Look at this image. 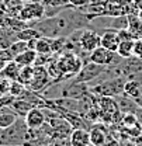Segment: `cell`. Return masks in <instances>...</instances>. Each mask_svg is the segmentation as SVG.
<instances>
[{
  "label": "cell",
  "mask_w": 142,
  "mask_h": 146,
  "mask_svg": "<svg viewBox=\"0 0 142 146\" xmlns=\"http://www.w3.org/2000/svg\"><path fill=\"white\" fill-rule=\"evenodd\" d=\"M125 77L123 76H115V77H110L107 80L99 82L97 84L91 83L89 86V90L99 97H115L121 93H124V83Z\"/></svg>",
  "instance_id": "6da1fadb"
},
{
  "label": "cell",
  "mask_w": 142,
  "mask_h": 146,
  "mask_svg": "<svg viewBox=\"0 0 142 146\" xmlns=\"http://www.w3.org/2000/svg\"><path fill=\"white\" fill-rule=\"evenodd\" d=\"M58 63H59V68L63 73L65 79L73 77L83 66L80 56L75 52H71V51H65L61 58H58Z\"/></svg>",
  "instance_id": "7a4b0ae2"
},
{
  "label": "cell",
  "mask_w": 142,
  "mask_h": 146,
  "mask_svg": "<svg viewBox=\"0 0 142 146\" xmlns=\"http://www.w3.org/2000/svg\"><path fill=\"white\" fill-rule=\"evenodd\" d=\"M106 68L107 66H101V65H97V63L89 60L87 63H83L82 69L73 76V80L72 82L90 84V83H93L94 80L99 79V76L106 70Z\"/></svg>",
  "instance_id": "3957f363"
},
{
  "label": "cell",
  "mask_w": 142,
  "mask_h": 146,
  "mask_svg": "<svg viewBox=\"0 0 142 146\" xmlns=\"http://www.w3.org/2000/svg\"><path fill=\"white\" fill-rule=\"evenodd\" d=\"M123 58L118 56L117 52H113L110 49H107L104 46H97L96 49H93L89 54V60L90 62H94L97 65H101V66H114V65H118L120 60Z\"/></svg>",
  "instance_id": "277c9868"
},
{
  "label": "cell",
  "mask_w": 142,
  "mask_h": 146,
  "mask_svg": "<svg viewBox=\"0 0 142 146\" xmlns=\"http://www.w3.org/2000/svg\"><path fill=\"white\" fill-rule=\"evenodd\" d=\"M45 13V6L42 3L38 1H30V3H24V6L21 7V10L18 11V18H21L25 23H31L44 18Z\"/></svg>",
  "instance_id": "5b68a950"
},
{
  "label": "cell",
  "mask_w": 142,
  "mask_h": 146,
  "mask_svg": "<svg viewBox=\"0 0 142 146\" xmlns=\"http://www.w3.org/2000/svg\"><path fill=\"white\" fill-rule=\"evenodd\" d=\"M51 77L48 74V70L45 66H35L34 65V74H33V79H31V83L28 84L27 89L39 93V91H44L49 84H51Z\"/></svg>",
  "instance_id": "8992f818"
},
{
  "label": "cell",
  "mask_w": 142,
  "mask_h": 146,
  "mask_svg": "<svg viewBox=\"0 0 142 146\" xmlns=\"http://www.w3.org/2000/svg\"><path fill=\"white\" fill-rule=\"evenodd\" d=\"M79 46L85 52H91L97 46H100V34L93 30H82V34L79 36Z\"/></svg>",
  "instance_id": "52a82bcc"
},
{
  "label": "cell",
  "mask_w": 142,
  "mask_h": 146,
  "mask_svg": "<svg viewBox=\"0 0 142 146\" xmlns=\"http://www.w3.org/2000/svg\"><path fill=\"white\" fill-rule=\"evenodd\" d=\"M89 91V86L86 83L71 82L69 86L62 87V96L68 98H73V100H82L85 96H87Z\"/></svg>",
  "instance_id": "ba28073f"
},
{
  "label": "cell",
  "mask_w": 142,
  "mask_h": 146,
  "mask_svg": "<svg viewBox=\"0 0 142 146\" xmlns=\"http://www.w3.org/2000/svg\"><path fill=\"white\" fill-rule=\"evenodd\" d=\"M24 121L30 129L41 128L47 121V117H45V112H44L42 107H33L27 112V115L24 117Z\"/></svg>",
  "instance_id": "9c48e42d"
},
{
  "label": "cell",
  "mask_w": 142,
  "mask_h": 146,
  "mask_svg": "<svg viewBox=\"0 0 142 146\" xmlns=\"http://www.w3.org/2000/svg\"><path fill=\"white\" fill-rule=\"evenodd\" d=\"M120 44V36H118V30H111V28H106L103 31V34L100 35V45L104 46L107 49L117 52Z\"/></svg>",
  "instance_id": "30bf717a"
},
{
  "label": "cell",
  "mask_w": 142,
  "mask_h": 146,
  "mask_svg": "<svg viewBox=\"0 0 142 146\" xmlns=\"http://www.w3.org/2000/svg\"><path fill=\"white\" fill-rule=\"evenodd\" d=\"M72 146H86L90 145V133L86 128H73L69 136Z\"/></svg>",
  "instance_id": "8fae6325"
},
{
  "label": "cell",
  "mask_w": 142,
  "mask_h": 146,
  "mask_svg": "<svg viewBox=\"0 0 142 146\" xmlns=\"http://www.w3.org/2000/svg\"><path fill=\"white\" fill-rule=\"evenodd\" d=\"M90 133V145L93 146H106L108 136H107L106 129L100 125H94L89 131Z\"/></svg>",
  "instance_id": "7c38bea8"
},
{
  "label": "cell",
  "mask_w": 142,
  "mask_h": 146,
  "mask_svg": "<svg viewBox=\"0 0 142 146\" xmlns=\"http://www.w3.org/2000/svg\"><path fill=\"white\" fill-rule=\"evenodd\" d=\"M18 115L13 111L10 106H4L0 107V128L6 129V128L11 127L16 121H17Z\"/></svg>",
  "instance_id": "4fadbf2b"
},
{
  "label": "cell",
  "mask_w": 142,
  "mask_h": 146,
  "mask_svg": "<svg viewBox=\"0 0 142 146\" xmlns=\"http://www.w3.org/2000/svg\"><path fill=\"white\" fill-rule=\"evenodd\" d=\"M124 94H127L128 97H131L132 100H137L139 98L142 94V84L139 82L134 80V79H129V80H125L124 83Z\"/></svg>",
  "instance_id": "5bb4252c"
},
{
  "label": "cell",
  "mask_w": 142,
  "mask_h": 146,
  "mask_svg": "<svg viewBox=\"0 0 142 146\" xmlns=\"http://www.w3.org/2000/svg\"><path fill=\"white\" fill-rule=\"evenodd\" d=\"M10 107L13 108V111L17 114L18 117L24 118V117L27 115V112L33 108V107H35V106H34V104H31V103H30V101H27V100H23V98H16V100L10 104Z\"/></svg>",
  "instance_id": "9a60e30c"
},
{
  "label": "cell",
  "mask_w": 142,
  "mask_h": 146,
  "mask_svg": "<svg viewBox=\"0 0 142 146\" xmlns=\"http://www.w3.org/2000/svg\"><path fill=\"white\" fill-rule=\"evenodd\" d=\"M20 70H21V66L13 59V60H9V62H7V65H6L4 69L0 72V74H1L3 77H7L9 80H17L18 74H20Z\"/></svg>",
  "instance_id": "2e32d148"
},
{
  "label": "cell",
  "mask_w": 142,
  "mask_h": 146,
  "mask_svg": "<svg viewBox=\"0 0 142 146\" xmlns=\"http://www.w3.org/2000/svg\"><path fill=\"white\" fill-rule=\"evenodd\" d=\"M33 49L35 51L37 54H48V55H52L51 41H49V38H47V36H39V38L34 39Z\"/></svg>",
  "instance_id": "e0dca14e"
},
{
  "label": "cell",
  "mask_w": 142,
  "mask_h": 146,
  "mask_svg": "<svg viewBox=\"0 0 142 146\" xmlns=\"http://www.w3.org/2000/svg\"><path fill=\"white\" fill-rule=\"evenodd\" d=\"M37 58V52L34 49H25L24 52L18 54L17 56H14V60L17 62L20 66H30V65H34Z\"/></svg>",
  "instance_id": "ac0fdd59"
},
{
  "label": "cell",
  "mask_w": 142,
  "mask_h": 146,
  "mask_svg": "<svg viewBox=\"0 0 142 146\" xmlns=\"http://www.w3.org/2000/svg\"><path fill=\"white\" fill-rule=\"evenodd\" d=\"M134 41L135 39H123L118 44L117 54L121 58H129L134 55Z\"/></svg>",
  "instance_id": "d6986e66"
},
{
  "label": "cell",
  "mask_w": 142,
  "mask_h": 146,
  "mask_svg": "<svg viewBox=\"0 0 142 146\" xmlns=\"http://www.w3.org/2000/svg\"><path fill=\"white\" fill-rule=\"evenodd\" d=\"M41 34L37 31L34 27H25V28H23L21 31H17L16 33V38L17 39H21V41H25V42H28V41H31V39H37V38H39Z\"/></svg>",
  "instance_id": "ffe728a7"
},
{
  "label": "cell",
  "mask_w": 142,
  "mask_h": 146,
  "mask_svg": "<svg viewBox=\"0 0 142 146\" xmlns=\"http://www.w3.org/2000/svg\"><path fill=\"white\" fill-rule=\"evenodd\" d=\"M33 74H34V65H30V66H21V70L18 74V82L23 83L25 87H28V84L31 83V79H33Z\"/></svg>",
  "instance_id": "44dd1931"
},
{
  "label": "cell",
  "mask_w": 142,
  "mask_h": 146,
  "mask_svg": "<svg viewBox=\"0 0 142 146\" xmlns=\"http://www.w3.org/2000/svg\"><path fill=\"white\" fill-rule=\"evenodd\" d=\"M25 49H28V42L21 41V39H16V41H13V42L10 44V46H9V51L11 52L13 56H17L18 54L24 52Z\"/></svg>",
  "instance_id": "7402d4cb"
},
{
  "label": "cell",
  "mask_w": 142,
  "mask_h": 146,
  "mask_svg": "<svg viewBox=\"0 0 142 146\" xmlns=\"http://www.w3.org/2000/svg\"><path fill=\"white\" fill-rule=\"evenodd\" d=\"M27 87L23 84V83H20L18 80H11V84H10V91H9V94H11L13 97H20L24 90H25Z\"/></svg>",
  "instance_id": "603a6c76"
},
{
  "label": "cell",
  "mask_w": 142,
  "mask_h": 146,
  "mask_svg": "<svg viewBox=\"0 0 142 146\" xmlns=\"http://www.w3.org/2000/svg\"><path fill=\"white\" fill-rule=\"evenodd\" d=\"M14 56L9 51V48H0V72L4 69V66L7 65L9 60H13Z\"/></svg>",
  "instance_id": "cb8c5ba5"
},
{
  "label": "cell",
  "mask_w": 142,
  "mask_h": 146,
  "mask_svg": "<svg viewBox=\"0 0 142 146\" xmlns=\"http://www.w3.org/2000/svg\"><path fill=\"white\" fill-rule=\"evenodd\" d=\"M42 4L45 6V7H48V6H69L71 3H69V0H42Z\"/></svg>",
  "instance_id": "d4e9b609"
},
{
  "label": "cell",
  "mask_w": 142,
  "mask_h": 146,
  "mask_svg": "<svg viewBox=\"0 0 142 146\" xmlns=\"http://www.w3.org/2000/svg\"><path fill=\"white\" fill-rule=\"evenodd\" d=\"M134 55L142 58V38H137L134 41Z\"/></svg>",
  "instance_id": "484cf974"
},
{
  "label": "cell",
  "mask_w": 142,
  "mask_h": 146,
  "mask_svg": "<svg viewBox=\"0 0 142 146\" xmlns=\"http://www.w3.org/2000/svg\"><path fill=\"white\" fill-rule=\"evenodd\" d=\"M16 100V97H13L11 94H7V96H1L0 97V107H4V106H10L13 101Z\"/></svg>",
  "instance_id": "4316f807"
},
{
  "label": "cell",
  "mask_w": 142,
  "mask_h": 146,
  "mask_svg": "<svg viewBox=\"0 0 142 146\" xmlns=\"http://www.w3.org/2000/svg\"><path fill=\"white\" fill-rule=\"evenodd\" d=\"M89 1L90 0H69V3H71L73 7H83V6H86Z\"/></svg>",
  "instance_id": "83f0119b"
},
{
  "label": "cell",
  "mask_w": 142,
  "mask_h": 146,
  "mask_svg": "<svg viewBox=\"0 0 142 146\" xmlns=\"http://www.w3.org/2000/svg\"><path fill=\"white\" fill-rule=\"evenodd\" d=\"M134 6H135V9L139 11V10H142V0H135L134 1Z\"/></svg>",
  "instance_id": "f1b7e54d"
},
{
  "label": "cell",
  "mask_w": 142,
  "mask_h": 146,
  "mask_svg": "<svg viewBox=\"0 0 142 146\" xmlns=\"http://www.w3.org/2000/svg\"><path fill=\"white\" fill-rule=\"evenodd\" d=\"M135 146H142V135L137 136V141H135Z\"/></svg>",
  "instance_id": "f546056e"
},
{
  "label": "cell",
  "mask_w": 142,
  "mask_h": 146,
  "mask_svg": "<svg viewBox=\"0 0 142 146\" xmlns=\"http://www.w3.org/2000/svg\"><path fill=\"white\" fill-rule=\"evenodd\" d=\"M138 17L142 20V10H139V11H138Z\"/></svg>",
  "instance_id": "4dcf8cb0"
},
{
  "label": "cell",
  "mask_w": 142,
  "mask_h": 146,
  "mask_svg": "<svg viewBox=\"0 0 142 146\" xmlns=\"http://www.w3.org/2000/svg\"><path fill=\"white\" fill-rule=\"evenodd\" d=\"M23 3H30V1H33V0H21Z\"/></svg>",
  "instance_id": "1f68e13d"
},
{
  "label": "cell",
  "mask_w": 142,
  "mask_h": 146,
  "mask_svg": "<svg viewBox=\"0 0 142 146\" xmlns=\"http://www.w3.org/2000/svg\"><path fill=\"white\" fill-rule=\"evenodd\" d=\"M44 146H55V145H53V143H45Z\"/></svg>",
  "instance_id": "d6a6232c"
},
{
  "label": "cell",
  "mask_w": 142,
  "mask_h": 146,
  "mask_svg": "<svg viewBox=\"0 0 142 146\" xmlns=\"http://www.w3.org/2000/svg\"><path fill=\"white\" fill-rule=\"evenodd\" d=\"M125 1H128V3H134L135 0H125Z\"/></svg>",
  "instance_id": "836d02e7"
},
{
  "label": "cell",
  "mask_w": 142,
  "mask_h": 146,
  "mask_svg": "<svg viewBox=\"0 0 142 146\" xmlns=\"http://www.w3.org/2000/svg\"><path fill=\"white\" fill-rule=\"evenodd\" d=\"M33 1H38V3H42V0H33Z\"/></svg>",
  "instance_id": "e575fe53"
},
{
  "label": "cell",
  "mask_w": 142,
  "mask_h": 146,
  "mask_svg": "<svg viewBox=\"0 0 142 146\" xmlns=\"http://www.w3.org/2000/svg\"><path fill=\"white\" fill-rule=\"evenodd\" d=\"M9 146H24V145H9Z\"/></svg>",
  "instance_id": "d590c367"
},
{
  "label": "cell",
  "mask_w": 142,
  "mask_h": 146,
  "mask_svg": "<svg viewBox=\"0 0 142 146\" xmlns=\"http://www.w3.org/2000/svg\"><path fill=\"white\" fill-rule=\"evenodd\" d=\"M86 146H93V145H86Z\"/></svg>",
  "instance_id": "8d00e7d4"
},
{
  "label": "cell",
  "mask_w": 142,
  "mask_h": 146,
  "mask_svg": "<svg viewBox=\"0 0 142 146\" xmlns=\"http://www.w3.org/2000/svg\"><path fill=\"white\" fill-rule=\"evenodd\" d=\"M141 97H142V94H141Z\"/></svg>",
  "instance_id": "74e56055"
}]
</instances>
